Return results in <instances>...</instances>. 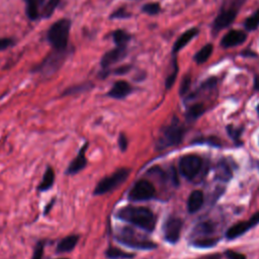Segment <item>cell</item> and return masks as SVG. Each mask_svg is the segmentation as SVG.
<instances>
[{
	"label": "cell",
	"mask_w": 259,
	"mask_h": 259,
	"mask_svg": "<svg viewBox=\"0 0 259 259\" xmlns=\"http://www.w3.org/2000/svg\"><path fill=\"white\" fill-rule=\"evenodd\" d=\"M116 218L131 223L147 232H152L156 226V217L153 212L144 206H128L116 212Z\"/></svg>",
	"instance_id": "obj_1"
},
{
	"label": "cell",
	"mask_w": 259,
	"mask_h": 259,
	"mask_svg": "<svg viewBox=\"0 0 259 259\" xmlns=\"http://www.w3.org/2000/svg\"><path fill=\"white\" fill-rule=\"evenodd\" d=\"M245 2L246 0H225L212 24V34L216 36L219 32L230 26Z\"/></svg>",
	"instance_id": "obj_2"
},
{
	"label": "cell",
	"mask_w": 259,
	"mask_h": 259,
	"mask_svg": "<svg viewBox=\"0 0 259 259\" xmlns=\"http://www.w3.org/2000/svg\"><path fill=\"white\" fill-rule=\"evenodd\" d=\"M71 30V22L68 18H62L53 24L47 34V38L54 50H67Z\"/></svg>",
	"instance_id": "obj_3"
},
{
	"label": "cell",
	"mask_w": 259,
	"mask_h": 259,
	"mask_svg": "<svg viewBox=\"0 0 259 259\" xmlns=\"http://www.w3.org/2000/svg\"><path fill=\"white\" fill-rule=\"evenodd\" d=\"M116 240L122 245L137 249L151 250L157 247L154 242L145 239L143 236H141L131 228H122L116 235Z\"/></svg>",
	"instance_id": "obj_4"
},
{
	"label": "cell",
	"mask_w": 259,
	"mask_h": 259,
	"mask_svg": "<svg viewBox=\"0 0 259 259\" xmlns=\"http://www.w3.org/2000/svg\"><path fill=\"white\" fill-rule=\"evenodd\" d=\"M69 54L70 53L68 49L63 51L54 50L51 54H49L42 61L40 64L36 66V68L32 71L40 73L42 75H52L62 67V65L68 58Z\"/></svg>",
	"instance_id": "obj_5"
},
{
	"label": "cell",
	"mask_w": 259,
	"mask_h": 259,
	"mask_svg": "<svg viewBox=\"0 0 259 259\" xmlns=\"http://www.w3.org/2000/svg\"><path fill=\"white\" fill-rule=\"evenodd\" d=\"M128 176H130V169L128 168H120L116 170L110 176H108L102 180L98 184L94 194L96 196H102L110 192H112L114 190L122 186L128 178Z\"/></svg>",
	"instance_id": "obj_6"
},
{
	"label": "cell",
	"mask_w": 259,
	"mask_h": 259,
	"mask_svg": "<svg viewBox=\"0 0 259 259\" xmlns=\"http://www.w3.org/2000/svg\"><path fill=\"white\" fill-rule=\"evenodd\" d=\"M184 134V128L178 122H172L168 126L164 128L158 139L157 147L159 149H164L178 145L182 142Z\"/></svg>",
	"instance_id": "obj_7"
},
{
	"label": "cell",
	"mask_w": 259,
	"mask_h": 259,
	"mask_svg": "<svg viewBox=\"0 0 259 259\" xmlns=\"http://www.w3.org/2000/svg\"><path fill=\"white\" fill-rule=\"evenodd\" d=\"M128 55V46H116L114 49L106 52L100 61V78H106L110 74V67L122 61Z\"/></svg>",
	"instance_id": "obj_8"
},
{
	"label": "cell",
	"mask_w": 259,
	"mask_h": 259,
	"mask_svg": "<svg viewBox=\"0 0 259 259\" xmlns=\"http://www.w3.org/2000/svg\"><path fill=\"white\" fill-rule=\"evenodd\" d=\"M156 194L154 186L147 180L138 182L133 188L130 190L128 198L130 200L141 202L151 200Z\"/></svg>",
	"instance_id": "obj_9"
},
{
	"label": "cell",
	"mask_w": 259,
	"mask_h": 259,
	"mask_svg": "<svg viewBox=\"0 0 259 259\" xmlns=\"http://www.w3.org/2000/svg\"><path fill=\"white\" fill-rule=\"evenodd\" d=\"M202 168V159L196 155H186L180 161V174L188 180L198 176Z\"/></svg>",
	"instance_id": "obj_10"
},
{
	"label": "cell",
	"mask_w": 259,
	"mask_h": 259,
	"mask_svg": "<svg viewBox=\"0 0 259 259\" xmlns=\"http://www.w3.org/2000/svg\"><path fill=\"white\" fill-rule=\"evenodd\" d=\"M182 221L178 218H169L164 224V237L170 243H176L180 237Z\"/></svg>",
	"instance_id": "obj_11"
},
{
	"label": "cell",
	"mask_w": 259,
	"mask_h": 259,
	"mask_svg": "<svg viewBox=\"0 0 259 259\" xmlns=\"http://www.w3.org/2000/svg\"><path fill=\"white\" fill-rule=\"evenodd\" d=\"M257 224H259V212H256L255 214L252 216V218L249 219L248 221H245V222H240L236 225H234L233 227H231L226 236L228 239L232 240V239H235V238H238L240 237L241 235L245 234L250 228L256 226Z\"/></svg>",
	"instance_id": "obj_12"
},
{
	"label": "cell",
	"mask_w": 259,
	"mask_h": 259,
	"mask_svg": "<svg viewBox=\"0 0 259 259\" xmlns=\"http://www.w3.org/2000/svg\"><path fill=\"white\" fill-rule=\"evenodd\" d=\"M247 40V34L244 30H232L228 32L221 40V47L223 49H231L242 45Z\"/></svg>",
	"instance_id": "obj_13"
},
{
	"label": "cell",
	"mask_w": 259,
	"mask_h": 259,
	"mask_svg": "<svg viewBox=\"0 0 259 259\" xmlns=\"http://www.w3.org/2000/svg\"><path fill=\"white\" fill-rule=\"evenodd\" d=\"M133 92L132 85L124 80L114 82L110 90L108 92V96L114 100H122L130 96Z\"/></svg>",
	"instance_id": "obj_14"
},
{
	"label": "cell",
	"mask_w": 259,
	"mask_h": 259,
	"mask_svg": "<svg viewBox=\"0 0 259 259\" xmlns=\"http://www.w3.org/2000/svg\"><path fill=\"white\" fill-rule=\"evenodd\" d=\"M88 144L86 143L80 149L78 155L69 164L68 169L66 170V174H70V176L76 174H78V172H80L82 169L85 168L86 164H88V160H86V156H85V153H86V150H88Z\"/></svg>",
	"instance_id": "obj_15"
},
{
	"label": "cell",
	"mask_w": 259,
	"mask_h": 259,
	"mask_svg": "<svg viewBox=\"0 0 259 259\" xmlns=\"http://www.w3.org/2000/svg\"><path fill=\"white\" fill-rule=\"evenodd\" d=\"M200 32V30L198 28H192L188 30H186L182 34L178 36V38L176 40L174 48H172V55L176 56L180 51H182L188 44H190V40L196 38Z\"/></svg>",
	"instance_id": "obj_16"
},
{
	"label": "cell",
	"mask_w": 259,
	"mask_h": 259,
	"mask_svg": "<svg viewBox=\"0 0 259 259\" xmlns=\"http://www.w3.org/2000/svg\"><path fill=\"white\" fill-rule=\"evenodd\" d=\"M26 16L30 20H36L40 18V6H44L45 0H24Z\"/></svg>",
	"instance_id": "obj_17"
},
{
	"label": "cell",
	"mask_w": 259,
	"mask_h": 259,
	"mask_svg": "<svg viewBox=\"0 0 259 259\" xmlns=\"http://www.w3.org/2000/svg\"><path fill=\"white\" fill-rule=\"evenodd\" d=\"M204 194L200 190H194L192 192L188 200V208L190 212H196L202 206Z\"/></svg>",
	"instance_id": "obj_18"
},
{
	"label": "cell",
	"mask_w": 259,
	"mask_h": 259,
	"mask_svg": "<svg viewBox=\"0 0 259 259\" xmlns=\"http://www.w3.org/2000/svg\"><path fill=\"white\" fill-rule=\"evenodd\" d=\"M78 239L79 237L76 235H71V236H67L64 239H62L58 246H57V252L58 253H66V252H70L72 251L76 244L78 243Z\"/></svg>",
	"instance_id": "obj_19"
},
{
	"label": "cell",
	"mask_w": 259,
	"mask_h": 259,
	"mask_svg": "<svg viewBox=\"0 0 259 259\" xmlns=\"http://www.w3.org/2000/svg\"><path fill=\"white\" fill-rule=\"evenodd\" d=\"M55 182V172L54 169L52 167H48L47 170L45 171L44 178H42L38 190L40 192H47L48 190H50Z\"/></svg>",
	"instance_id": "obj_20"
},
{
	"label": "cell",
	"mask_w": 259,
	"mask_h": 259,
	"mask_svg": "<svg viewBox=\"0 0 259 259\" xmlns=\"http://www.w3.org/2000/svg\"><path fill=\"white\" fill-rule=\"evenodd\" d=\"M212 52H214V46L212 44H206V46H204L194 56V61L200 65V64H204L206 63L210 58V56L212 55Z\"/></svg>",
	"instance_id": "obj_21"
},
{
	"label": "cell",
	"mask_w": 259,
	"mask_h": 259,
	"mask_svg": "<svg viewBox=\"0 0 259 259\" xmlns=\"http://www.w3.org/2000/svg\"><path fill=\"white\" fill-rule=\"evenodd\" d=\"M216 176L225 182L230 180V178H232V171L226 162L222 161L218 164L217 169H216Z\"/></svg>",
	"instance_id": "obj_22"
},
{
	"label": "cell",
	"mask_w": 259,
	"mask_h": 259,
	"mask_svg": "<svg viewBox=\"0 0 259 259\" xmlns=\"http://www.w3.org/2000/svg\"><path fill=\"white\" fill-rule=\"evenodd\" d=\"M116 46H128L132 36L124 30H116L112 34Z\"/></svg>",
	"instance_id": "obj_23"
},
{
	"label": "cell",
	"mask_w": 259,
	"mask_h": 259,
	"mask_svg": "<svg viewBox=\"0 0 259 259\" xmlns=\"http://www.w3.org/2000/svg\"><path fill=\"white\" fill-rule=\"evenodd\" d=\"M178 59L176 56H174V58H172V70L170 72V74L168 75V77L166 78V81H165V88L166 90H170L172 86L174 85L176 81V78H178Z\"/></svg>",
	"instance_id": "obj_24"
},
{
	"label": "cell",
	"mask_w": 259,
	"mask_h": 259,
	"mask_svg": "<svg viewBox=\"0 0 259 259\" xmlns=\"http://www.w3.org/2000/svg\"><path fill=\"white\" fill-rule=\"evenodd\" d=\"M61 0H48V2L42 6V10L40 12V18H50L55 12L56 8L59 6Z\"/></svg>",
	"instance_id": "obj_25"
},
{
	"label": "cell",
	"mask_w": 259,
	"mask_h": 259,
	"mask_svg": "<svg viewBox=\"0 0 259 259\" xmlns=\"http://www.w3.org/2000/svg\"><path fill=\"white\" fill-rule=\"evenodd\" d=\"M92 88H94L92 83H90V82L74 85V86H71V88H67L63 92L62 96H72V94H81V92H88V90H92Z\"/></svg>",
	"instance_id": "obj_26"
},
{
	"label": "cell",
	"mask_w": 259,
	"mask_h": 259,
	"mask_svg": "<svg viewBox=\"0 0 259 259\" xmlns=\"http://www.w3.org/2000/svg\"><path fill=\"white\" fill-rule=\"evenodd\" d=\"M106 256L108 258H112V259H126V258H133L135 256V254L133 253H128V252H124L120 249H118V248H114V247H110L106 252Z\"/></svg>",
	"instance_id": "obj_27"
},
{
	"label": "cell",
	"mask_w": 259,
	"mask_h": 259,
	"mask_svg": "<svg viewBox=\"0 0 259 259\" xmlns=\"http://www.w3.org/2000/svg\"><path fill=\"white\" fill-rule=\"evenodd\" d=\"M244 28L248 32H253L259 28V10L245 20Z\"/></svg>",
	"instance_id": "obj_28"
},
{
	"label": "cell",
	"mask_w": 259,
	"mask_h": 259,
	"mask_svg": "<svg viewBox=\"0 0 259 259\" xmlns=\"http://www.w3.org/2000/svg\"><path fill=\"white\" fill-rule=\"evenodd\" d=\"M204 112V106L200 104H194L190 106L186 112V116L188 120H196Z\"/></svg>",
	"instance_id": "obj_29"
},
{
	"label": "cell",
	"mask_w": 259,
	"mask_h": 259,
	"mask_svg": "<svg viewBox=\"0 0 259 259\" xmlns=\"http://www.w3.org/2000/svg\"><path fill=\"white\" fill-rule=\"evenodd\" d=\"M142 12L148 16H157L161 12V6L157 2L146 4L142 6Z\"/></svg>",
	"instance_id": "obj_30"
},
{
	"label": "cell",
	"mask_w": 259,
	"mask_h": 259,
	"mask_svg": "<svg viewBox=\"0 0 259 259\" xmlns=\"http://www.w3.org/2000/svg\"><path fill=\"white\" fill-rule=\"evenodd\" d=\"M132 16V14L126 8H120L116 10L110 16V20H126V18H130Z\"/></svg>",
	"instance_id": "obj_31"
},
{
	"label": "cell",
	"mask_w": 259,
	"mask_h": 259,
	"mask_svg": "<svg viewBox=\"0 0 259 259\" xmlns=\"http://www.w3.org/2000/svg\"><path fill=\"white\" fill-rule=\"evenodd\" d=\"M218 243V239L216 238H204V239H198L194 242V245L198 248H208L212 247Z\"/></svg>",
	"instance_id": "obj_32"
},
{
	"label": "cell",
	"mask_w": 259,
	"mask_h": 259,
	"mask_svg": "<svg viewBox=\"0 0 259 259\" xmlns=\"http://www.w3.org/2000/svg\"><path fill=\"white\" fill-rule=\"evenodd\" d=\"M190 83H192V79H190V75H186L184 77L182 81V84H180V94L182 96H186L190 88Z\"/></svg>",
	"instance_id": "obj_33"
},
{
	"label": "cell",
	"mask_w": 259,
	"mask_h": 259,
	"mask_svg": "<svg viewBox=\"0 0 259 259\" xmlns=\"http://www.w3.org/2000/svg\"><path fill=\"white\" fill-rule=\"evenodd\" d=\"M214 231V226L208 223V222H206V223H202L200 224L196 228V234H210Z\"/></svg>",
	"instance_id": "obj_34"
},
{
	"label": "cell",
	"mask_w": 259,
	"mask_h": 259,
	"mask_svg": "<svg viewBox=\"0 0 259 259\" xmlns=\"http://www.w3.org/2000/svg\"><path fill=\"white\" fill-rule=\"evenodd\" d=\"M218 83V79L216 77H210L208 79H206L200 86V90H212V88H214L216 85Z\"/></svg>",
	"instance_id": "obj_35"
},
{
	"label": "cell",
	"mask_w": 259,
	"mask_h": 259,
	"mask_svg": "<svg viewBox=\"0 0 259 259\" xmlns=\"http://www.w3.org/2000/svg\"><path fill=\"white\" fill-rule=\"evenodd\" d=\"M14 45V40L12 38H0V51H4Z\"/></svg>",
	"instance_id": "obj_36"
},
{
	"label": "cell",
	"mask_w": 259,
	"mask_h": 259,
	"mask_svg": "<svg viewBox=\"0 0 259 259\" xmlns=\"http://www.w3.org/2000/svg\"><path fill=\"white\" fill-rule=\"evenodd\" d=\"M44 243L38 242L34 248V252L32 255V259H42V254H44Z\"/></svg>",
	"instance_id": "obj_37"
},
{
	"label": "cell",
	"mask_w": 259,
	"mask_h": 259,
	"mask_svg": "<svg viewBox=\"0 0 259 259\" xmlns=\"http://www.w3.org/2000/svg\"><path fill=\"white\" fill-rule=\"evenodd\" d=\"M131 70H132V66L131 65H124V66H120L116 69H114L112 71V73L116 74V75H124V74L128 73Z\"/></svg>",
	"instance_id": "obj_38"
},
{
	"label": "cell",
	"mask_w": 259,
	"mask_h": 259,
	"mask_svg": "<svg viewBox=\"0 0 259 259\" xmlns=\"http://www.w3.org/2000/svg\"><path fill=\"white\" fill-rule=\"evenodd\" d=\"M118 146L122 152H124L128 149V138L122 133L118 137Z\"/></svg>",
	"instance_id": "obj_39"
},
{
	"label": "cell",
	"mask_w": 259,
	"mask_h": 259,
	"mask_svg": "<svg viewBox=\"0 0 259 259\" xmlns=\"http://www.w3.org/2000/svg\"><path fill=\"white\" fill-rule=\"evenodd\" d=\"M226 255H227V257H228L229 259H246L245 255L240 254V253L235 252V251H231V250L227 251V252H226Z\"/></svg>",
	"instance_id": "obj_40"
},
{
	"label": "cell",
	"mask_w": 259,
	"mask_h": 259,
	"mask_svg": "<svg viewBox=\"0 0 259 259\" xmlns=\"http://www.w3.org/2000/svg\"><path fill=\"white\" fill-rule=\"evenodd\" d=\"M228 132H229V134L233 137V139H234L235 141H238V138H239V136H240V131H237L236 128H233L232 126H229V128H228Z\"/></svg>",
	"instance_id": "obj_41"
},
{
	"label": "cell",
	"mask_w": 259,
	"mask_h": 259,
	"mask_svg": "<svg viewBox=\"0 0 259 259\" xmlns=\"http://www.w3.org/2000/svg\"><path fill=\"white\" fill-rule=\"evenodd\" d=\"M254 88L259 92V75H256L254 78Z\"/></svg>",
	"instance_id": "obj_42"
},
{
	"label": "cell",
	"mask_w": 259,
	"mask_h": 259,
	"mask_svg": "<svg viewBox=\"0 0 259 259\" xmlns=\"http://www.w3.org/2000/svg\"><path fill=\"white\" fill-rule=\"evenodd\" d=\"M242 55H243V56H245V57H246V56H248V57H252V56H253V57H257V55H256L255 53L250 52V51H248V52H243V53H242Z\"/></svg>",
	"instance_id": "obj_43"
},
{
	"label": "cell",
	"mask_w": 259,
	"mask_h": 259,
	"mask_svg": "<svg viewBox=\"0 0 259 259\" xmlns=\"http://www.w3.org/2000/svg\"><path fill=\"white\" fill-rule=\"evenodd\" d=\"M257 112H258V114H259V104L257 106Z\"/></svg>",
	"instance_id": "obj_44"
},
{
	"label": "cell",
	"mask_w": 259,
	"mask_h": 259,
	"mask_svg": "<svg viewBox=\"0 0 259 259\" xmlns=\"http://www.w3.org/2000/svg\"><path fill=\"white\" fill-rule=\"evenodd\" d=\"M58 259H68V258H58Z\"/></svg>",
	"instance_id": "obj_45"
},
{
	"label": "cell",
	"mask_w": 259,
	"mask_h": 259,
	"mask_svg": "<svg viewBox=\"0 0 259 259\" xmlns=\"http://www.w3.org/2000/svg\"><path fill=\"white\" fill-rule=\"evenodd\" d=\"M208 259H214V258H208Z\"/></svg>",
	"instance_id": "obj_46"
}]
</instances>
